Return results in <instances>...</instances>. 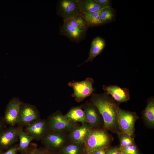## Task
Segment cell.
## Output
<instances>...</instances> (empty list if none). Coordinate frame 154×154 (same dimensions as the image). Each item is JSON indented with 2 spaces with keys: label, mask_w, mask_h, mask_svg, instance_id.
Listing matches in <instances>:
<instances>
[{
  "label": "cell",
  "mask_w": 154,
  "mask_h": 154,
  "mask_svg": "<svg viewBox=\"0 0 154 154\" xmlns=\"http://www.w3.org/2000/svg\"><path fill=\"white\" fill-rule=\"evenodd\" d=\"M22 102L18 98L13 97L9 102L7 106L4 117L5 122L10 126L17 125L19 114Z\"/></svg>",
  "instance_id": "12"
},
{
  "label": "cell",
  "mask_w": 154,
  "mask_h": 154,
  "mask_svg": "<svg viewBox=\"0 0 154 154\" xmlns=\"http://www.w3.org/2000/svg\"><path fill=\"white\" fill-rule=\"evenodd\" d=\"M101 9L111 6V1L109 0H95Z\"/></svg>",
  "instance_id": "28"
},
{
  "label": "cell",
  "mask_w": 154,
  "mask_h": 154,
  "mask_svg": "<svg viewBox=\"0 0 154 154\" xmlns=\"http://www.w3.org/2000/svg\"><path fill=\"white\" fill-rule=\"evenodd\" d=\"M103 89L117 102H125L130 99L129 90L126 88H122L117 85H103Z\"/></svg>",
  "instance_id": "15"
},
{
  "label": "cell",
  "mask_w": 154,
  "mask_h": 154,
  "mask_svg": "<svg viewBox=\"0 0 154 154\" xmlns=\"http://www.w3.org/2000/svg\"><path fill=\"white\" fill-rule=\"evenodd\" d=\"M87 30H82L74 27L67 21L63 20V23L60 29V34L68 38L76 43L84 40Z\"/></svg>",
  "instance_id": "11"
},
{
  "label": "cell",
  "mask_w": 154,
  "mask_h": 154,
  "mask_svg": "<svg viewBox=\"0 0 154 154\" xmlns=\"http://www.w3.org/2000/svg\"><path fill=\"white\" fill-rule=\"evenodd\" d=\"M47 121L50 131H59L68 132L80 125L67 119L62 113L58 110L48 117Z\"/></svg>",
  "instance_id": "3"
},
{
  "label": "cell",
  "mask_w": 154,
  "mask_h": 154,
  "mask_svg": "<svg viewBox=\"0 0 154 154\" xmlns=\"http://www.w3.org/2000/svg\"><path fill=\"white\" fill-rule=\"evenodd\" d=\"M87 123L92 129L100 128L103 121L97 108L90 101L82 104Z\"/></svg>",
  "instance_id": "10"
},
{
  "label": "cell",
  "mask_w": 154,
  "mask_h": 154,
  "mask_svg": "<svg viewBox=\"0 0 154 154\" xmlns=\"http://www.w3.org/2000/svg\"><path fill=\"white\" fill-rule=\"evenodd\" d=\"M23 130L33 139L41 141L50 131L47 120L40 118L31 123L25 127Z\"/></svg>",
  "instance_id": "8"
},
{
  "label": "cell",
  "mask_w": 154,
  "mask_h": 154,
  "mask_svg": "<svg viewBox=\"0 0 154 154\" xmlns=\"http://www.w3.org/2000/svg\"><path fill=\"white\" fill-rule=\"evenodd\" d=\"M18 137L19 141V151L22 154L26 151L31 142L34 139L24 131L23 129L19 132Z\"/></svg>",
  "instance_id": "24"
},
{
  "label": "cell",
  "mask_w": 154,
  "mask_h": 154,
  "mask_svg": "<svg viewBox=\"0 0 154 154\" xmlns=\"http://www.w3.org/2000/svg\"><path fill=\"white\" fill-rule=\"evenodd\" d=\"M58 152L60 154H85L84 145L70 141Z\"/></svg>",
  "instance_id": "18"
},
{
  "label": "cell",
  "mask_w": 154,
  "mask_h": 154,
  "mask_svg": "<svg viewBox=\"0 0 154 154\" xmlns=\"http://www.w3.org/2000/svg\"><path fill=\"white\" fill-rule=\"evenodd\" d=\"M63 20L68 22L73 27L82 30H88L90 27L82 13Z\"/></svg>",
  "instance_id": "23"
},
{
  "label": "cell",
  "mask_w": 154,
  "mask_h": 154,
  "mask_svg": "<svg viewBox=\"0 0 154 154\" xmlns=\"http://www.w3.org/2000/svg\"><path fill=\"white\" fill-rule=\"evenodd\" d=\"M94 152L95 154H106L104 149H100Z\"/></svg>",
  "instance_id": "31"
},
{
  "label": "cell",
  "mask_w": 154,
  "mask_h": 154,
  "mask_svg": "<svg viewBox=\"0 0 154 154\" xmlns=\"http://www.w3.org/2000/svg\"><path fill=\"white\" fill-rule=\"evenodd\" d=\"M2 153H1V151L0 150V154H2Z\"/></svg>",
  "instance_id": "34"
},
{
  "label": "cell",
  "mask_w": 154,
  "mask_h": 154,
  "mask_svg": "<svg viewBox=\"0 0 154 154\" xmlns=\"http://www.w3.org/2000/svg\"><path fill=\"white\" fill-rule=\"evenodd\" d=\"M119 134L120 145L126 146L135 145L134 140L131 136L123 132L119 133Z\"/></svg>",
  "instance_id": "26"
},
{
  "label": "cell",
  "mask_w": 154,
  "mask_h": 154,
  "mask_svg": "<svg viewBox=\"0 0 154 154\" xmlns=\"http://www.w3.org/2000/svg\"><path fill=\"white\" fill-rule=\"evenodd\" d=\"M104 8L94 12L83 14L84 18L89 27L103 24L100 17V14Z\"/></svg>",
  "instance_id": "20"
},
{
  "label": "cell",
  "mask_w": 154,
  "mask_h": 154,
  "mask_svg": "<svg viewBox=\"0 0 154 154\" xmlns=\"http://www.w3.org/2000/svg\"><path fill=\"white\" fill-rule=\"evenodd\" d=\"M87 154H95V153H94V152H91V153H88Z\"/></svg>",
  "instance_id": "33"
},
{
  "label": "cell",
  "mask_w": 154,
  "mask_h": 154,
  "mask_svg": "<svg viewBox=\"0 0 154 154\" xmlns=\"http://www.w3.org/2000/svg\"><path fill=\"white\" fill-rule=\"evenodd\" d=\"M41 141L44 147L58 152L70 141L68 132L54 131H50Z\"/></svg>",
  "instance_id": "5"
},
{
  "label": "cell",
  "mask_w": 154,
  "mask_h": 154,
  "mask_svg": "<svg viewBox=\"0 0 154 154\" xmlns=\"http://www.w3.org/2000/svg\"><path fill=\"white\" fill-rule=\"evenodd\" d=\"M106 45L105 41L102 38L99 37L95 38L91 42L88 58L80 65L84 63L92 61L95 57L101 52Z\"/></svg>",
  "instance_id": "16"
},
{
  "label": "cell",
  "mask_w": 154,
  "mask_h": 154,
  "mask_svg": "<svg viewBox=\"0 0 154 154\" xmlns=\"http://www.w3.org/2000/svg\"><path fill=\"white\" fill-rule=\"evenodd\" d=\"M138 116L134 112L123 110L119 108L118 114V123L121 132L131 136L135 130V122Z\"/></svg>",
  "instance_id": "7"
},
{
  "label": "cell",
  "mask_w": 154,
  "mask_h": 154,
  "mask_svg": "<svg viewBox=\"0 0 154 154\" xmlns=\"http://www.w3.org/2000/svg\"><path fill=\"white\" fill-rule=\"evenodd\" d=\"M92 129L87 123H81L68 132L70 141L84 145L88 133Z\"/></svg>",
  "instance_id": "14"
},
{
  "label": "cell",
  "mask_w": 154,
  "mask_h": 154,
  "mask_svg": "<svg viewBox=\"0 0 154 154\" xmlns=\"http://www.w3.org/2000/svg\"><path fill=\"white\" fill-rule=\"evenodd\" d=\"M90 101L98 109L103 118L105 128L115 131L119 128L118 114L119 109L118 104L106 92L98 94L93 93Z\"/></svg>",
  "instance_id": "1"
},
{
  "label": "cell",
  "mask_w": 154,
  "mask_h": 154,
  "mask_svg": "<svg viewBox=\"0 0 154 154\" xmlns=\"http://www.w3.org/2000/svg\"><path fill=\"white\" fill-rule=\"evenodd\" d=\"M110 141L108 134L101 128L92 129L88 133L84 144L85 154L107 148Z\"/></svg>",
  "instance_id": "2"
},
{
  "label": "cell",
  "mask_w": 154,
  "mask_h": 154,
  "mask_svg": "<svg viewBox=\"0 0 154 154\" xmlns=\"http://www.w3.org/2000/svg\"><path fill=\"white\" fill-rule=\"evenodd\" d=\"M64 115L67 119L72 122L81 123H87L82 104L71 108Z\"/></svg>",
  "instance_id": "17"
},
{
  "label": "cell",
  "mask_w": 154,
  "mask_h": 154,
  "mask_svg": "<svg viewBox=\"0 0 154 154\" xmlns=\"http://www.w3.org/2000/svg\"><path fill=\"white\" fill-rule=\"evenodd\" d=\"M80 0H60L57 7V14L63 19L72 17L81 14L79 8Z\"/></svg>",
  "instance_id": "9"
},
{
  "label": "cell",
  "mask_w": 154,
  "mask_h": 154,
  "mask_svg": "<svg viewBox=\"0 0 154 154\" xmlns=\"http://www.w3.org/2000/svg\"><path fill=\"white\" fill-rule=\"evenodd\" d=\"M23 127L10 126L0 133V148L6 149L13 145L17 141L18 135Z\"/></svg>",
  "instance_id": "13"
},
{
  "label": "cell",
  "mask_w": 154,
  "mask_h": 154,
  "mask_svg": "<svg viewBox=\"0 0 154 154\" xmlns=\"http://www.w3.org/2000/svg\"><path fill=\"white\" fill-rule=\"evenodd\" d=\"M143 115L149 124L153 125L154 123V99L153 97L150 98L147 101V104L143 112Z\"/></svg>",
  "instance_id": "21"
},
{
  "label": "cell",
  "mask_w": 154,
  "mask_h": 154,
  "mask_svg": "<svg viewBox=\"0 0 154 154\" xmlns=\"http://www.w3.org/2000/svg\"><path fill=\"white\" fill-rule=\"evenodd\" d=\"M94 83L92 78H87L82 81L70 82L68 85L73 89L74 92L72 96L75 98L76 102H80L94 93L95 91Z\"/></svg>",
  "instance_id": "4"
},
{
  "label": "cell",
  "mask_w": 154,
  "mask_h": 154,
  "mask_svg": "<svg viewBox=\"0 0 154 154\" xmlns=\"http://www.w3.org/2000/svg\"><path fill=\"white\" fill-rule=\"evenodd\" d=\"M115 15V11L111 6L104 8L100 14L103 24L112 21L114 19Z\"/></svg>",
  "instance_id": "25"
},
{
  "label": "cell",
  "mask_w": 154,
  "mask_h": 154,
  "mask_svg": "<svg viewBox=\"0 0 154 154\" xmlns=\"http://www.w3.org/2000/svg\"><path fill=\"white\" fill-rule=\"evenodd\" d=\"M79 8L82 14L94 12L101 9L95 0H80Z\"/></svg>",
  "instance_id": "19"
},
{
  "label": "cell",
  "mask_w": 154,
  "mask_h": 154,
  "mask_svg": "<svg viewBox=\"0 0 154 154\" xmlns=\"http://www.w3.org/2000/svg\"><path fill=\"white\" fill-rule=\"evenodd\" d=\"M18 151V144H16L2 154H17Z\"/></svg>",
  "instance_id": "29"
},
{
  "label": "cell",
  "mask_w": 154,
  "mask_h": 154,
  "mask_svg": "<svg viewBox=\"0 0 154 154\" xmlns=\"http://www.w3.org/2000/svg\"><path fill=\"white\" fill-rule=\"evenodd\" d=\"M2 125L1 122L0 120V131L1 130L2 128Z\"/></svg>",
  "instance_id": "32"
},
{
  "label": "cell",
  "mask_w": 154,
  "mask_h": 154,
  "mask_svg": "<svg viewBox=\"0 0 154 154\" xmlns=\"http://www.w3.org/2000/svg\"><path fill=\"white\" fill-rule=\"evenodd\" d=\"M119 149L121 152L125 154H140L135 145L126 146L120 145Z\"/></svg>",
  "instance_id": "27"
},
{
  "label": "cell",
  "mask_w": 154,
  "mask_h": 154,
  "mask_svg": "<svg viewBox=\"0 0 154 154\" xmlns=\"http://www.w3.org/2000/svg\"><path fill=\"white\" fill-rule=\"evenodd\" d=\"M106 154H121L119 148H114L108 149L105 150Z\"/></svg>",
  "instance_id": "30"
},
{
  "label": "cell",
  "mask_w": 154,
  "mask_h": 154,
  "mask_svg": "<svg viewBox=\"0 0 154 154\" xmlns=\"http://www.w3.org/2000/svg\"><path fill=\"white\" fill-rule=\"evenodd\" d=\"M39 118L40 113L36 106L29 103L21 102L17 124L18 126L23 128Z\"/></svg>",
  "instance_id": "6"
},
{
  "label": "cell",
  "mask_w": 154,
  "mask_h": 154,
  "mask_svg": "<svg viewBox=\"0 0 154 154\" xmlns=\"http://www.w3.org/2000/svg\"><path fill=\"white\" fill-rule=\"evenodd\" d=\"M21 154H60V153L57 151L45 147L39 148L36 144L31 143L26 151Z\"/></svg>",
  "instance_id": "22"
}]
</instances>
